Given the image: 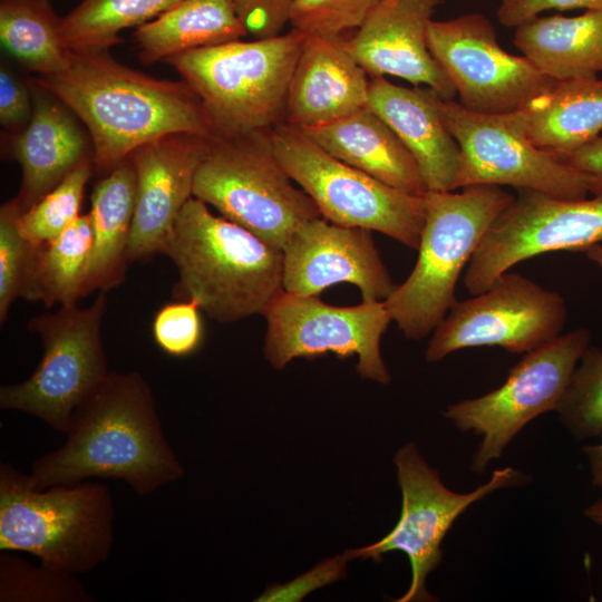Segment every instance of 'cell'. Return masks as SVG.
Listing matches in <instances>:
<instances>
[{
  "label": "cell",
  "mask_w": 602,
  "mask_h": 602,
  "mask_svg": "<svg viewBox=\"0 0 602 602\" xmlns=\"http://www.w3.org/2000/svg\"><path fill=\"white\" fill-rule=\"evenodd\" d=\"M65 434L59 448L31 464L33 488L111 478L144 496L184 475L152 388L138 371H109L72 410Z\"/></svg>",
  "instance_id": "6da1fadb"
},
{
  "label": "cell",
  "mask_w": 602,
  "mask_h": 602,
  "mask_svg": "<svg viewBox=\"0 0 602 602\" xmlns=\"http://www.w3.org/2000/svg\"><path fill=\"white\" fill-rule=\"evenodd\" d=\"M31 79L86 126L95 168L103 172L137 147L169 134L214 136L202 101L188 84L132 69L108 51L72 52L62 71Z\"/></svg>",
  "instance_id": "7a4b0ae2"
},
{
  "label": "cell",
  "mask_w": 602,
  "mask_h": 602,
  "mask_svg": "<svg viewBox=\"0 0 602 602\" xmlns=\"http://www.w3.org/2000/svg\"><path fill=\"white\" fill-rule=\"evenodd\" d=\"M161 254L177 268V300L195 302L220 323L263 314L283 290V251L191 197Z\"/></svg>",
  "instance_id": "3957f363"
},
{
  "label": "cell",
  "mask_w": 602,
  "mask_h": 602,
  "mask_svg": "<svg viewBox=\"0 0 602 602\" xmlns=\"http://www.w3.org/2000/svg\"><path fill=\"white\" fill-rule=\"evenodd\" d=\"M109 488L84 480L37 489L0 464V551L26 552L54 571L78 575L107 561L114 545Z\"/></svg>",
  "instance_id": "277c9868"
},
{
  "label": "cell",
  "mask_w": 602,
  "mask_h": 602,
  "mask_svg": "<svg viewBox=\"0 0 602 602\" xmlns=\"http://www.w3.org/2000/svg\"><path fill=\"white\" fill-rule=\"evenodd\" d=\"M305 33L235 40L166 60L197 95L217 137L284 122L287 97Z\"/></svg>",
  "instance_id": "5b68a950"
},
{
  "label": "cell",
  "mask_w": 602,
  "mask_h": 602,
  "mask_svg": "<svg viewBox=\"0 0 602 602\" xmlns=\"http://www.w3.org/2000/svg\"><path fill=\"white\" fill-rule=\"evenodd\" d=\"M463 192L428 191L418 259L409 276L383 300L407 339L419 340L439 326L456 302L463 269L495 217L514 196L497 185Z\"/></svg>",
  "instance_id": "8992f818"
},
{
  "label": "cell",
  "mask_w": 602,
  "mask_h": 602,
  "mask_svg": "<svg viewBox=\"0 0 602 602\" xmlns=\"http://www.w3.org/2000/svg\"><path fill=\"white\" fill-rule=\"evenodd\" d=\"M270 129L213 136L195 174L193 197L283 251L301 224L322 215L282 167Z\"/></svg>",
  "instance_id": "52a82bcc"
},
{
  "label": "cell",
  "mask_w": 602,
  "mask_h": 602,
  "mask_svg": "<svg viewBox=\"0 0 602 602\" xmlns=\"http://www.w3.org/2000/svg\"><path fill=\"white\" fill-rule=\"evenodd\" d=\"M270 138L282 167L324 220L378 231L418 249L426 219L425 195L394 188L339 161L284 122L270 129Z\"/></svg>",
  "instance_id": "ba28073f"
},
{
  "label": "cell",
  "mask_w": 602,
  "mask_h": 602,
  "mask_svg": "<svg viewBox=\"0 0 602 602\" xmlns=\"http://www.w3.org/2000/svg\"><path fill=\"white\" fill-rule=\"evenodd\" d=\"M105 311L106 292L100 291L86 308L61 305L32 317L28 329L39 334L42 357L28 379L0 387V408L66 433L72 410L109 373L101 337Z\"/></svg>",
  "instance_id": "9c48e42d"
},
{
  "label": "cell",
  "mask_w": 602,
  "mask_h": 602,
  "mask_svg": "<svg viewBox=\"0 0 602 602\" xmlns=\"http://www.w3.org/2000/svg\"><path fill=\"white\" fill-rule=\"evenodd\" d=\"M438 106L460 151L456 188L508 185L562 200L586 198L588 176L531 142L524 108L480 114L441 97Z\"/></svg>",
  "instance_id": "30bf717a"
},
{
  "label": "cell",
  "mask_w": 602,
  "mask_h": 602,
  "mask_svg": "<svg viewBox=\"0 0 602 602\" xmlns=\"http://www.w3.org/2000/svg\"><path fill=\"white\" fill-rule=\"evenodd\" d=\"M394 462L402 494L400 517L380 541L347 551V560L371 559L379 563L391 551L404 552L411 566V583L397 602L434 601L426 579L441 562V542L457 517L472 504L497 489L524 485L527 475L513 467L495 469L491 479L469 493L447 488L437 469L430 467L414 443L402 446Z\"/></svg>",
  "instance_id": "8fae6325"
},
{
  "label": "cell",
  "mask_w": 602,
  "mask_h": 602,
  "mask_svg": "<svg viewBox=\"0 0 602 602\" xmlns=\"http://www.w3.org/2000/svg\"><path fill=\"white\" fill-rule=\"evenodd\" d=\"M590 340L586 328L560 334L526 352L495 390L446 408L444 416L460 431L482 436L470 462L473 473L483 474L531 420L556 410Z\"/></svg>",
  "instance_id": "7c38bea8"
},
{
  "label": "cell",
  "mask_w": 602,
  "mask_h": 602,
  "mask_svg": "<svg viewBox=\"0 0 602 602\" xmlns=\"http://www.w3.org/2000/svg\"><path fill=\"white\" fill-rule=\"evenodd\" d=\"M266 320L264 356L275 369L295 358L333 352L357 355V371L365 379L389 383L380 340L391 317L383 301H362L352 307L324 303L318 295L282 290L263 314Z\"/></svg>",
  "instance_id": "4fadbf2b"
},
{
  "label": "cell",
  "mask_w": 602,
  "mask_h": 602,
  "mask_svg": "<svg viewBox=\"0 0 602 602\" xmlns=\"http://www.w3.org/2000/svg\"><path fill=\"white\" fill-rule=\"evenodd\" d=\"M517 196L489 225L465 272L472 295L516 263L551 251H583L602 241V197L562 200L533 190Z\"/></svg>",
  "instance_id": "5bb4252c"
},
{
  "label": "cell",
  "mask_w": 602,
  "mask_h": 602,
  "mask_svg": "<svg viewBox=\"0 0 602 602\" xmlns=\"http://www.w3.org/2000/svg\"><path fill=\"white\" fill-rule=\"evenodd\" d=\"M427 41L455 86L459 104L475 113L523 109L556 82L525 56L505 51L493 23L482 13L431 19Z\"/></svg>",
  "instance_id": "9a60e30c"
},
{
  "label": "cell",
  "mask_w": 602,
  "mask_h": 602,
  "mask_svg": "<svg viewBox=\"0 0 602 602\" xmlns=\"http://www.w3.org/2000/svg\"><path fill=\"white\" fill-rule=\"evenodd\" d=\"M565 321L560 293L505 272L484 292L453 304L434 330L425 358L436 362L459 349L483 346L526 353L560 336Z\"/></svg>",
  "instance_id": "2e32d148"
},
{
  "label": "cell",
  "mask_w": 602,
  "mask_h": 602,
  "mask_svg": "<svg viewBox=\"0 0 602 602\" xmlns=\"http://www.w3.org/2000/svg\"><path fill=\"white\" fill-rule=\"evenodd\" d=\"M338 283L356 285L362 301H383L398 285L370 230L334 224L323 217L304 222L283 249V290L319 295Z\"/></svg>",
  "instance_id": "e0dca14e"
},
{
  "label": "cell",
  "mask_w": 602,
  "mask_h": 602,
  "mask_svg": "<svg viewBox=\"0 0 602 602\" xmlns=\"http://www.w3.org/2000/svg\"><path fill=\"white\" fill-rule=\"evenodd\" d=\"M213 136L176 133L137 147L128 158L136 174V202L128 262H147L162 249L186 202Z\"/></svg>",
  "instance_id": "ac0fdd59"
},
{
  "label": "cell",
  "mask_w": 602,
  "mask_h": 602,
  "mask_svg": "<svg viewBox=\"0 0 602 602\" xmlns=\"http://www.w3.org/2000/svg\"><path fill=\"white\" fill-rule=\"evenodd\" d=\"M440 0H386L346 38V46L371 78H402L426 85L443 99L457 95L433 56L427 28Z\"/></svg>",
  "instance_id": "d6986e66"
},
{
  "label": "cell",
  "mask_w": 602,
  "mask_h": 602,
  "mask_svg": "<svg viewBox=\"0 0 602 602\" xmlns=\"http://www.w3.org/2000/svg\"><path fill=\"white\" fill-rule=\"evenodd\" d=\"M33 100L32 116L17 133L2 135L6 156L21 167L14 197L26 212L57 186L80 162L93 157V144L75 114L51 93L27 79Z\"/></svg>",
  "instance_id": "ffe728a7"
},
{
  "label": "cell",
  "mask_w": 602,
  "mask_h": 602,
  "mask_svg": "<svg viewBox=\"0 0 602 602\" xmlns=\"http://www.w3.org/2000/svg\"><path fill=\"white\" fill-rule=\"evenodd\" d=\"M369 84L346 37L305 35L289 86L284 123L303 129L346 117L366 107Z\"/></svg>",
  "instance_id": "44dd1931"
},
{
  "label": "cell",
  "mask_w": 602,
  "mask_h": 602,
  "mask_svg": "<svg viewBox=\"0 0 602 602\" xmlns=\"http://www.w3.org/2000/svg\"><path fill=\"white\" fill-rule=\"evenodd\" d=\"M430 88H407L371 78L367 107L382 118L416 159L428 191H455L460 162Z\"/></svg>",
  "instance_id": "7402d4cb"
},
{
  "label": "cell",
  "mask_w": 602,
  "mask_h": 602,
  "mask_svg": "<svg viewBox=\"0 0 602 602\" xmlns=\"http://www.w3.org/2000/svg\"><path fill=\"white\" fill-rule=\"evenodd\" d=\"M301 130L333 157L394 188L418 196L428 192L411 153L367 106L334 122Z\"/></svg>",
  "instance_id": "603a6c76"
},
{
  "label": "cell",
  "mask_w": 602,
  "mask_h": 602,
  "mask_svg": "<svg viewBox=\"0 0 602 602\" xmlns=\"http://www.w3.org/2000/svg\"><path fill=\"white\" fill-rule=\"evenodd\" d=\"M136 202V174L129 158L98 179L90 195L93 245L84 297L123 283Z\"/></svg>",
  "instance_id": "cb8c5ba5"
},
{
  "label": "cell",
  "mask_w": 602,
  "mask_h": 602,
  "mask_svg": "<svg viewBox=\"0 0 602 602\" xmlns=\"http://www.w3.org/2000/svg\"><path fill=\"white\" fill-rule=\"evenodd\" d=\"M523 56L556 81L602 72V10L535 17L515 28Z\"/></svg>",
  "instance_id": "d4e9b609"
},
{
  "label": "cell",
  "mask_w": 602,
  "mask_h": 602,
  "mask_svg": "<svg viewBox=\"0 0 602 602\" xmlns=\"http://www.w3.org/2000/svg\"><path fill=\"white\" fill-rule=\"evenodd\" d=\"M247 35L234 0H181L136 28L134 40L142 62L152 65L194 49L240 40Z\"/></svg>",
  "instance_id": "484cf974"
},
{
  "label": "cell",
  "mask_w": 602,
  "mask_h": 602,
  "mask_svg": "<svg viewBox=\"0 0 602 602\" xmlns=\"http://www.w3.org/2000/svg\"><path fill=\"white\" fill-rule=\"evenodd\" d=\"M524 110L536 147L553 154L572 152L602 132V79L556 81Z\"/></svg>",
  "instance_id": "4316f807"
},
{
  "label": "cell",
  "mask_w": 602,
  "mask_h": 602,
  "mask_svg": "<svg viewBox=\"0 0 602 602\" xmlns=\"http://www.w3.org/2000/svg\"><path fill=\"white\" fill-rule=\"evenodd\" d=\"M93 245L89 212L81 214L50 242L37 246L33 263L20 298L55 304H76L84 285Z\"/></svg>",
  "instance_id": "83f0119b"
},
{
  "label": "cell",
  "mask_w": 602,
  "mask_h": 602,
  "mask_svg": "<svg viewBox=\"0 0 602 602\" xmlns=\"http://www.w3.org/2000/svg\"><path fill=\"white\" fill-rule=\"evenodd\" d=\"M61 18L48 0H0V38L25 68L39 77L66 69L72 52L61 42Z\"/></svg>",
  "instance_id": "f1b7e54d"
},
{
  "label": "cell",
  "mask_w": 602,
  "mask_h": 602,
  "mask_svg": "<svg viewBox=\"0 0 602 602\" xmlns=\"http://www.w3.org/2000/svg\"><path fill=\"white\" fill-rule=\"evenodd\" d=\"M181 0H82L61 18L59 35L71 52L108 51L119 31L140 27Z\"/></svg>",
  "instance_id": "f546056e"
},
{
  "label": "cell",
  "mask_w": 602,
  "mask_h": 602,
  "mask_svg": "<svg viewBox=\"0 0 602 602\" xmlns=\"http://www.w3.org/2000/svg\"><path fill=\"white\" fill-rule=\"evenodd\" d=\"M77 575L39 566L10 551L0 554L1 602H93Z\"/></svg>",
  "instance_id": "4dcf8cb0"
},
{
  "label": "cell",
  "mask_w": 602,
  "mask_h": 602,
  "mask_svg": "<svg viewBox=\"0 0 602 602\" xmlns=\"http://www.w3.org/2000/svg\"><path fill=\"white\" fill-rule=\"evenodd\" d=\"M94 168L93 157L84 159L40 201L21 213V231L35 246L52 241L81 215L85 188Z\"/></svg>",
  "instance_id": "1f68e13d"
},
{
  "label": "cell",
  "mask_w": 602,
  "mask_h": 602,
  "mask_svg": "<svg viewBox=\"0 0 602 602\" xmlns=\"http://www.w3.org/2000/svg\"><path fill=\"white\" fill-rule=\"evenodd\" d=\"M556 407L562 425L577 440L602 435V350L588 347Z\"/></svg>",
  "instance_id": "d6a6232c"
},
{
  "label": "cell",
  "mask_w": 602,
  "mask_h": 602,
  "mask_svg": "<svg viewBox=\"0 0 602 602\" xmlns=\"http://www.w3.org/2000/svg\"><path fill=\"white\" fill-rule=\"evenodd\" d=\"M21 210L13 197L0 207V323L7 320L14 300L21 297L37 246L22 233Z\"/></svg>",
  "instance_id": "836d02e7"
},
{
  "label": "cell",
  "mask_w": 602,
  "mask_h": 602,
  "mask_svg": "<svg viewBox=\"0 0 602 602\" xmlns=\"http://www.w3.org/2000/svg\"><path fill=\"white\" fill-rule=\"evenodd\" d=\"M386 0H294L291 28L305 35L344 37L357 30Z\"/></svg>",
  "instance_id": "e575fe53"
},
{
  "label": "cell",
  "mask_w": 602,
  "mask_h": 602,
  "mask_svg": "<svg viewBox=\"0 0 602 602\" xmlns=\"http://www.w3.org/2000/svg\"><path fill=\"white\" fill-rule=\"evenodd\" d=\"M198 305L178 300L164 304L155 313L152 332L157 347L171 357L194 353L203 340V321Z\"/></svg>",
  "instance_id": "d590c367"
},
{
  "label": "cell",
  "mask_w": 602,
  "mask_h": 602,
  "mask_svg": "<svg viewBox=\"0 0 602 602\" xmlns=\"http://www.w3.org/2000/svg\"><path fill=\"white\" fill-rule=\"evenodd\" d=\"M33 110L32 93L28 81L1 64L0 68V124L6 133H17L29 123Z\"/></svg>",
  "instance_id": "8d00e7d4"
},
{
  "label": "cell",
  "mask_w": 602,
  "mask_h": 602,
  "mask_svg": "<svg viewBox=\"0 0 602 602\" xmlns=\"http://www.w3.org/2000/svg\"><path fill=\"white\" fill-rule=\"evenodd\" d=\"M237 14L254 39L282 33L294 0H234Z\"/></svg>",
  "instance_id": "74e56055"
},
{
  "label": "cell",
  "mask_w": 602,
  "mask_h": 602,
  "mask_svg": "<svg viewBox=\"0 0 602 602\" xmlns=\"http://www.w3.org/2000/svg\"><path fill=\"white\" fill-rule=\"evenodd\" d=\"M574 9L602 10V0H502L497 19L505 27L516 28L545 11Z\"/></svg>",
  "instance_id": "f35d334b"
},
{
  "label": "cell",
  "mask_w": 602,
  "mask_h": 602,
  "mask_svg": "<svg viewBox=\"0 0 602 602\" xmlns=\"http://www.w3.org/2000/svg\"><path fill=\"white\" fill-rule=\"evenodd\" d=\"M553 154V153H552ZM563 164L589 178V193L602 197V136L563 154H553Z\"/></svg>",
  "instance_id": "ab89813d"
},
{
  "label": "cell",
  "mask_w": 602,
  "mask_h": 602,
  "mask_svg": "<svg viewBox=\"0 0 602 602\" xmlns=\"http://www.w3.org/2000/svg\"><path fill=\"white\" fill-rule=\"evenodd\" d=\"M583 452L589 462L592 484L602 487V444L585 446Z\"/></svg>",
  "instance_id": "60d3db41"
},
{
  "label": "cell",
  "mask_w": 602,
  "mask_h": 602,
  "mask_svg": "<svg viewBox=\"0 0 602 602\" xmlns=\"http://www.w3.org/2000/svg\"><path fill=\"white\" fill-rule=\"evenodd\" d=\"M584 515L602 528V498L589 505L584 509Z\"/></svg>",
  "instance_id": "b9f144b4"
},
{
  "label": "cell",
  "mask_w": 602,
  "mask_h": 602,
  "mask_svg": "<svg viewBox=\"0 0 602 602\" xmlns=\"http://www.w3.org/2000/svg\"><path fill=\"white\" fill-rule=\"evenodd\" d=\"M585 253L591 261L602 268V241L589 247Z\"/></svg>",
  "instance_id": "7bdbcfd3"
}]
</instances>
